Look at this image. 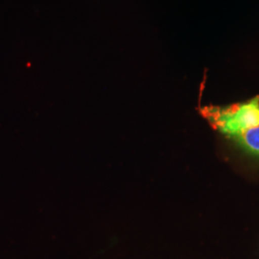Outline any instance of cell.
Instances as JSON below:
<instances>
[{
	"instance_id": "2",
	"label": "cell",
	"mask_w": 259,
	"mask_h": 259,
	"mask_svg": "<svg viewBox=\"0 0 259 259\" xmlns=\"http://www.w3.org/2000/svg\"><path fill=\"white\" fill-rule=\"evenodd\" d=\"M230 139L247 153L259 157V125L246 130Z\"/></svg>"
},
{
	"instance_id": "1",
	"label": "cell",
	"mask_w": 259,
	"mask_h": 259,
	"mask_svg": "<svg viewBox=\"0 0 259 259\" xmlns=\"http://www.w3.org/2000/svg\"><path fill=\"white\" fill-rule=\"evenodd\" d=\"M201 113L214 129L228 139L259 125V97L230 106H205Z\"/></svg>"
}]
</instances>
